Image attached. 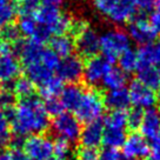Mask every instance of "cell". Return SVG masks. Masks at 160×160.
Masks as SVG:
<instances>
[{
	"label": "cell",
	"mask_w": 160,
	"mask_h": 160,
	"mask_svg": "<svg viewBox=\"0 0 160 160\" xmlns=\"http://www.w3.org/2000/svg\"><path fill=\"white\" fill-rule=\"evenodd\" d=\"M5 114L11 121L15 135L20 137L41 134L50 125L44 102L33 95L21 99L15 108L5 111Z\"/></svg>",
	"instance_id": "obj_1"
},
{
	"label": "cell",
	"mask_w": 160,
	"mask_h": 160,
	"mask_svg": "<svg viewBox=\"0 0 160 160\" xmlns=\"http://www.w3.org/2000/svg\"><path fill=\"white\" fill-rule=\"evenodd\" d=\"M38 25L50 31L51 34H65L67 31H71L73 19L70 15L61 13L58 7L54 6H42L38 7L33 12Z\"/></svg>",
	"instance_id": "obj_2"
},
{
	"label": "cell",
	"mask_w": 160,
	"mask_h": 160,
	"mask_svg": "<svg viewBox=\"0 0 160 160\" xmlns=\"http://www.w3.org/2000/svg\"><path fill=\"white\" fill-rule=\"evenodd\" d=\"M92 2L97 12L114 24H124L135 14L133 0H92Z\"/></svg>",
	"instance_id": "obj_3"
},
{
	"label": "cell",
	"mask_w": 160,
	"mask_h": 160,
	"mask_svg": "<svg viewBox=\"0 0 160 160\" xmlns=\"http://www.w3.org/2000/svg\"><path fill=\"white\" fill-rule=\"evenodd\" d=\"M104 97L98 91L87 90L84 91L81 100L74 113L79 121H84L87 124L99 120L104 113Z\"/></svg>",
	"instance_id": "obj_4"
},
{
	"label": "cell",
	"mask_w": 160,
	"mask_h": 160,
	"mask_svg": "<svg viewBox=\"0 0 160 160\" xmlns=\"http://www.w3.org/2000/svg\"><path fill=\"white\" fill-rule=\"evenodd\" d=\"M127 48H130V37L124 31L113 28L100 35V51L111 62L118 59Z\"/></svg>",
	"instance_id": "obj_5"
},
{
	"label": "cell",
	"mask_w": 160,
	"mask_h": 160,
	"mask_svg": "<svg viewBox=\"0 0 160 160\" xmlns=\"http://www.w3.org/2000/svg\"><path fill=\"white\" fill-rule=\"evenodd\" d=\"M52 130L55 134L59 135L60 139L74 142L79 139L81 127L77 117L67 112H62L61 114L54 117V120L52 121Z\"/></svg>",
	"instance_id": "obj_6"
},
{
	"label": "cell",
	"mask_w": 160,
	"mask_h": 160,
	"mask_svg": "<svg viewBox=\"0 0 160 160\" xmlns=\"http://www.w3.org/2000/svg\"><path fill=\"white\" fill-rule=\"evenodd\" d=\"M22 147L30 160H51L53 155V142L45 135H31Z\"/></svg>",
	"instance_id": "obj_7"
},
{
	"label": "cell",
	"mask_w": 160,
	"mask_h": 160,
	"mask_svg": "<svg viewBox=\"0 0 160 160\" xmlns=\"http://www.w3.org/2000/svg\"><path fill=\"white\" fill-rule=\"evenodd\" d=\"M75 48L81 57L92 58L100 51V35L92 27L85 26L78 34H75Z\"/></svg>",
	"instance_id": "obj_8"
},
{
	"label": "cell",
	"mask_w": 160,
	"mask_h": 160,
	"mask_svg": "<svg viewBox=\"0 0 160 160\" xmlns=\"http://www.w3.org/2000/svg\"><path fill=\"white\" fill-rule=\"evenodd\" d=\"M112 62L107 60L105 57H92L87 60L84 65V79L86 84L91 86H94L100 84L106 73L111 70Z\"/></svg>",
	"instance_id": "obj_9"
},
{
	"label": "cell",
	"mask_w": 160,
	"mask_h": 160,
	"mask_svg": "<svg viewBox=\"0 0 160 160\" xmlns=\"http://www.w3.org/2000/svg\"><path fill=\"white\" fill-rule=\"evenodd\" d=\"M58 78L61 81H66L68 84H75L81 79L84 74V62L77 55L66 57L60 60L57 67Z\"/></svg>",
	"instance_id": "obj_10"
},
{
	"label": "cell",
	"mask_w": 160,
	"mask_h": 160,
	"mask_svg": "<svg viewBox=\"0 0 160 160\" xmlns=\"http://www.w3.org/2000/svg\"><path fill=\"white\" fill-rule=\"evenodd\" d=\"M128 37L138 45H150L157 38V32L147 20L144 18H133L128 25Z\"/></svg>",
	"instance_id": "obj_11"
},
{
	"label": "cell",
	"mask_w": 160,
	"mask_h": 160,
	"mask_svg": "<svg viewBox=\"0 0 160 160\" xmlns=\"http://www.w3.org/2000/svg\"><path fill=\"white\" fill-rule=\"evenodd\" d=\"M124 155L131 159H142L150 153V146L146 141V138L139 133H131L126 137V140L122 145Z\"/></svg>",
	"instance_id": "obj_12"
},
{
	"label": "cell",
	"mask_w": 160,
	"mask_h": 160,
	"mask_svg": "<svg viewBox=\"0 0 160 160\" xmlns=\"http://www.w3.org/2000/svg\"><path fill=\"white\" fill-rule=\"evenodd\" d=\"M131 102L138 108H151L155 104V93L138 80L133 81L128 88Z\"/></svg>",
	"instance_id": "obj_13"
},
{
	"label": "cell",
	"mask_w": 160,
	"mask_h": 160,
	"mask_svg": "<svg viewBox=\"0 0 160 160\" xmlns=\"http://www.w3.org/2000/svg\"><path fill=\"white\" fill-rule=\"evenodd\" d=\"M102 134H104V125L99 120L87 122L80 132V142L82 147L97 148L102 142Z\"/></svg>",
	"instance_id": "obj_14"
},
{
	"label": "cell",
	"mask_w": 160,
	"mask_h": 160,
	"mask_svg": "<svg viewBox=\"0 0 160 160\" xmlns=\"http://www.w3.org/2000/svg\"><path fill=\"white\" fill-rule=\"evenodd\" d=\"M141 135L154 141L160 134V113L153 108H148L144 113V118L140 125Z\"/></svg>",
	"instance_id": "obj_15"
},
{
	"label": "cell",
	"mask_w": 160,
	"mask_h": 160,
	"mask_svg": "<svg viewBox=\"0 0 160 160\" xmlns=\"http://www.w3.org/2000/svg\"><path fill=\"white\" fill-rule=\"evenodd\" d=\"M104 102L112 111H125L131 104L128 90H126L125 87L108 90L104 95Z\"/></svg>",
	"instance_id": "obj_16"
},
{
	"label": "cell",
	"mask_w": 160,
	"mask_h": 160,
	"mask_svg": "<svg viewBox=\"0 0 160 160\" xmlns=\"http://www.w3.org/2000/svg\"><path fill=\"white\" fill-rule=\"evenodd\" d=\"M84 90L77 84H68L65 86L60 93V101L64 108L71 112H74L79 105Z\"/></svg>",
	"instance_id": "obj_17"
},
{
	"label": "cell",
	"mask_w": 160,
	"mask_h": 160,
	"mask_svg": "<svg viewBox=\"0 0 160 160\" xmlns=\"http://www.w3.org/2000/svg\"><path fill=\"white\" fill-rule=\"evenodd\" d=\"M20 65L13 54L0 55V80L11 82L19 75Z\"/></svg>",
	"instance_id": "obj_18"
},
{
	"label": "cell",
	"mask_w": 160,
	"mask_h": 160,
	"mask_svg": "<svg viewBox=\"0 0 160 160\" xmlns=\"http://www.w3.org/2000/svg\"><path fill=\"white\" fill-rule=\"evenodd\" d=\"M138 81L151 90L160 88V73L154 65H141L138 67Z\"/></svg>",
	"instance_id": "obj_19"
},
{
	"label": "cell",
	"mask_w": 160,
	"mask_h": 160,
	"mask_svg": "<svg viewBox=\"0 0 160 160\" xmlns=\"http://www.w3.org/2000/svg\"><path fill=\"white\" fill-rule=\"evenodd\" d=\"M26 74L27 78L34 84V85L41 86L44 85L46 81L52 79L53 75V71L50 70L48 67H46L44 64L41 62H35L32 65H28L25 67Z\"/></svg>",
	"instance_id": "obj_20"
},
{
	"label": "cell",
	"mask_w": 160,
	"mask_h": 160,
	"mask_svg": "<svg viewBox=\"0 0 160 160\" xmlns=\"http://www.w3.org/2000/svg\"><path fill=\"white\" fill-rule=\"evenodd\" d=\"M75 48V42L72 39V37L67 34H59L55 35L51 40V50L54 52L58 57H70L72 55V52Z\"/></svg>",
	"instance_id": "obj_21"
},
{
	"label": "cell",
	"mask_w": 160,
	"mask_h": 160,
	"mask_svg": "<svg viewBox=\"0 0 160 160\" xmlns=\"http://www.w3.org/2000/svg\"><path fill=\"white\" fill-rule=\"evenodd\" d=\"M125 128H111L104 127V134H102V142L107 148H119L122 147L126 140Z\"/></svg>",
	"instance_id": "obj_22"
},
{
	"label": "cell",
	"mask_w": 160,
	"mask_h": 160,
	"mask_svg": "<svg viewBox=\"0 0 160 160\" xmlns=\"http://www.w3.org/2000/svg\"><path fill=\"white\" fill-rule=\"evenodd\" d=\"M126 81H127V75L124 71L117 68V67H111V70L104 77L101 84L107 90H115V88L124 87Z\"/></svg>",
	"instance_id": "obj_23"
},
{
	"label": "cell",
	"mask_w": 160,
	"mask_h": 160,
	"mask_svg": "<svg viewBox=\"0 0 160 160\" xmlns=\"http://www.w3.org/2000/svg\"><path fill=\"white\" fill-rule=\"evenodd\" d=\"M118 61H119L120 70L124 71L125 73H132L139 67L138 53L131 48H127L125 52H122L118 58Z\"/></svg>",
	"instance_id": "obj_24"
},
{
	"label": "cell",
	"mask_w": 160,
	"mask_h": 160,
	"mask_svg": "<svg viewBox=\"0 0 160 160\" xmlns=\"http://www.w3.org/2000/svg\"><path fill=\"white\" fill-rule=\"evenodd\" d=\"M18 28H19L21 34L32 39L37 32V28H38V22L35 20L33 13H20Z\"/></svg>",
	"instance_id": "obj_25"
},
{
	"label": "cell",
	"mask_w": 160,
	"mask_h": 160,
	"mask_svg": "<svg viewBox=\"0 0 160 160\" xmlns=\"http://www.w3.org/2000/svg\"><path fill=\"white\" fill-rule=\"evenodd\" d=\"M12 91L17 97L25 99L33 95L34 92V84L28 78H18L14 80L12 85Z\"/></svg>",
	"instance_id": "obj_26"
},
{
	"label": "cell",
	"mask_w": 160,
	"mask_h": 160,
	"mask_svg": "<svg viewBox=\"0 0 160 160\" xmlns=\"http://www.w3.org/2000/svg\"><path fill=\"white\" fill-rule=\"evenodd\" d=\"M62 82L59 78L53 77L52 79L46 81L44 85L39 86L40 94L42 95L44 99H50V98H57L62 91Z\"/></svg>",
	"instance_id": "obj_27"
},
{
	"label": "cell",
	"mask_w": 160,
	"mask_h": 160,
	"mask_svg": "<svg viewBox=\"0 0 160 160\" xmlns=\"http://www.w3.org/2000/svg\"><path fill=\"white\" fill-rule=\"evenodd\" d=\"M127 125V112L112 111L105 118V127L111 128H125Z\"/></svg>",
	"instance_id": "obj_28"
},
{
	"label": "cell",
	"mask_w": 160,
	"mask_h": 160,
	"mask_svg": "<svg viewBox=\"0 0 160 160\" xmlns=\"http://www.w3.org/2000/svg\"><path fill=\"white\" fill-rule=\"evenodd\" d=\"M53 155L54 160H71L73 155L71 142L59 138L53 144Z\"/></svg>",
	"instance_id": "obj_29"
},
{
	"label": "cell",
	"mask_w": 160,
	"mask_h": 160,
	"mask_svg": "<svg viewBox=\"0 0 160 160\" xmlns=\"http://www.w3.org/2000/svg\"><path fill=\"white\" fill-rule=\"evenodd\" d=\"M11 141L10 120L7 119L5 112L0 110V151H2Z\"/></svg>",
	"instance_id": "obj_30"
},
{
	"label": "cell",
	"mask_w": 160,
	"mask_h": 160,
	"mask_svg": "<svg viewBox=\"0 0 160 160\" xmlns=\"http://www.w3.org/2000/svg\"><path fill=\"white\" fill-rule=\"evenodd\" d=\"M17 14L14 2L12 1L6 5H0V28L10 25Z\"/></svg>",
	"instance_id": "obj_31"
},
{
	"label": "cell",
	"mask_w": 160,
	"mask_h": 160,
	"mask_svg": "<svg viewBox=\"0 0 160 160\" xmlns=\"http://www.w3.org/2000/svg\"><path fill=\"white\" fill-rule=\"evenodd\" d=\"M138 58H139V65H153L154 64V46L144 45L139 48Z\"/></svg>",
	"instance_id": "obj_32"
},
{
	"label": "cell",
	"mask_w": 160,
	"mask_h": 160,
	"mask_svg": "<svg viewBox=\"0 0 160 160\" xmlns=\"http://www.w3.org/2000/svg\"><path fill=\"white\" fill-rule=\"evenodd\" d=\"M40 62L44 64L46 67H48L50 70L54 71V70H57V67L59 65L60 59H59V57L55 54L51 48H44L42 54H41Z\"/></svg>",
	"instance_id": "obj_33"
},
{
	"label": "cell",
	"mask_w": 160,
	"mask_h": 160,
	"mask_svg": "<svg viewBox=\"0 0 160 160\" xmlns=\"http://www.w3.org/2000/svg\"><path fill=\"white\" fill-rule=\"evenodd\" d=\"M144 118V112L141 108L134 107L127 112V126L131 130H137L141 125V121Z\"/></svg>",
	"instance_id": "obj_34"
},
{
	"label": "cell",
	"mask_w": 160,
	"mask_h": 160,
	"mask_svg": "<svg viewBox=\"0 0 160 160\" xmlns=\"http://www.w3.org/2000/svg\"><path fill=\"white\" fill-rule=\"evenodd\" d=\"M44 107H45L47 114L53 115V117H57V115L61 114L62 111H64V106H62V104H61L60 99H58V98L45 99Z\"/></svg>",
	"instance_id": "obj_35"
},
{
	"label": "cell",
	"mask_w": 160,
	"mask_h": 160,
	"mask_svg": "<svg viewBox=\"0 0 160 160\" xmlns=\"http://www.w3.org/2000/svg\"><path fill=\"white\" fill-rule=\"evenodd\" d=\"M20 31L18 28V26H14L10 24V25L5 26L1 28V39L8 41V42H17L19 40L20 37Z\"/></svg>",
	"instance_id": "obj_36"
},
{
	"label": "cell",
	"mask_w": 160,
	"mask_h": 160,
	"mask_svg": "<svg viewBox=\"0 0 160 160\" xmlns=\"http://www.w3.org/2000/svg\"><path fill=\"white\" fill-rule=\"evenodd\" d=\"M15 101V94L10 88H6L2 92H0V107H2L4 111L12 108V106Z\"/></svg>",
	"instance_id": "obj_37"
},
{
	"label": "cell",
	"mask_w": 160,
	"mask_h": 160,
	"mask_svg": "<svg viewBox=\"0 0 160 160\" xmlns=\"http://www.w3.org/2000/svg\"><path fill=\"white\" fill-rule=\"evenodd\" d=\"M99 154L97 153L95 148H88V147H81L78 150L75 159L77 160H98Z\"/></svg>",
	"instance_id": "obj_38"
},
{
	"label": "cell",
	"mask_w": 160,
	"mask_h": 160,
	"mask_svg": "<svg viewBox=\"0 0 160 160\" xmlns=\"http://www.w3.org/2000/svg\"><path fill=\"white\" fill-rule=\"evenodd\" d=\"M98 160H124V155L120 154L119 152L114 148H107L101 151Z\"/></svg>",
	"instance_id": "obj_39"
},
{
	"label": "cell",
	"mask_w": 160,
	"mask_h": 160,
	"mask_svg": "<svg viewBox=\"0 0 160 160\" xmlns=\"http://www.w3.org/2000/svg\"><path fill=\"white\" fill-rule=\"evenodd\" d=\"M134 1L135 6H138L141 11H148L154 10V7L158 4H160V0H133Z\"/></svg>",
	"instance_id": "obj_40"
},
{
	"label": "cell",
	"mask_w": 160,
	"mask_h": 160,
	"mask_svg": "<svg viewBox=\"0 0 160 160\" xmlns=\"http://www.w3.org/2000/svg\"><path fill=\"white\" fill-rule=\"evenodd\" d=\"M151 25L153 26L155 32L160 34V7L157 8L151 15Z\"/></svg>",
	"instance_id": "obj_41"
},
{
	"label": "cell",
	"mask_w": 160,
	"mask_h": 160,
	"mask_svg": "<svg viewBox=\"0 0 160 160\" xmlns=\"http://www.w3.org/2000/svg\"><path fill=\"white\" fill-rule=\"evenodd\" d=\"M13 53H14L13 45L8 41L0 40V55H8L13 54Z\"/></svg>",
	"instance_id": "obj_42"
},
{
	"label": "cell",
	"mask_w": 160,
	"mask_h": 160,
	"mask_svg": "<svg viewBox=\"0 0 160 160\" xmlns=\"http://www.w3.org/2000/svg\"><path fill=\"white\" fill-rule=\"evenodd\" d=\"M11 155H12V160H30V158L27 157V154L22 148L11 150Z\"/></svg>",
	"instance_id": "obj_43"
},
{
	"label": "cell",
	"mask_w": 160,
	"mask_h": 160,
	"mask_svg": "<svg viewBox=\"0 0 160 160\" xmlns=\"http://www.w3.org/2000/svg\"><path fill=\"white\" fill-rule=\"evenodd\" d=\"M146 160H160V145H157V144L153 145Z\"/></svg>",
	"instance_id": "obj_44"
},
{
	"label": "cell",
	"mask_w": 160,
	"mask_h": 160,
	"mask_svg": "<svg viewBox=\"0 0 160 160\" xmlns=\"http://www.w3.org/2000/svg\"><path fill=\"white\" fill-rule=\"evenodd\" d=\"M154 64L160 73V41L154 46Z\"/></svg>",
	"instance_id": "obj_45"
},
{
	"label": "cell",
	"mask_w": 160,
	"mask_h": 160,
	"mask_svg": "<svg viewBox=\"0 0 160 160\" xmlns=\"http://www.w3.org/2000/svg\"><path fill=\"white\" fill-rule=\"evenodd\" d=\"M37 1L38 4L39 2L44 4V6H54V7H58L64 2V0H37Z\"/></svg>",
	"instance_id": "obj_46"
},
{
	"label": "cell",
	"mask_w": 160,
	"mask_h": 160,
	"mask_svg": "<svg viewBox=\"0 0 160 160\" xmlns=\"http://www.w3.org/2000/svg\"><path fill=\"white\" fill-rule=\"evenodd\" d=\"M0 160H12L11 151H0Z\"/></svg>",
	"instance_id": "obj_47"
},
{
	"label": "cell",
	"mask_w": 160,
	"mask_h": 160,
	"mask_svg": "<svg viewBox=\"0 0 160 160\" xmlns=\"http://www.w3.org/2000/svg\"><path fill=\"white\" fill-rule=\"evenodd\" d=\"M158 91H159V92H158V94L155 95V102H158V105H159V107H160V88Z\"/></svg>",
	"instance_id": "obj_48"
},
{
	"label": "cell",
	"mask_w": 160,
	"mask_h": 160,
	"mask_svg": "<svg viewBox=\"0 0 160 160\" xmlns=\"http://www.w3.org/2000/svg\"><path fill=\"white\" fill-rule=\"evenodd\" d=\"M10 2H12V0H0V5H6Z\"/></svg>",
	"instance_id": "obj_49"
},
{
	"label": "cell",
	"mask_w": 160,
	"mask_h": 160,
	"mask_svg": "<svg viewBox=\"0 0 160 160\" xmlns=\"http://www.w3.org/2000/svg\"><path fill=\"white\" fill-rule=\"evenodd\" d=\"M154 144H157V145H160V134L157 137V139L154 140Z\"/></svg>",
	"instance_id": "obj_50"
},
{
	"label": "cell",
	"mask_w": 160,
	"mask_h": 160,
	"mask_svg": "<svg viewBox=\"0 0 160 160\" xmlns=\"http://www.w3.org/2000/svg\"><path fill=\"white\" fill-rule=\"evenodd\" d=\"M124 160H137V159H131V158H126L125 155H124Z\"/></svg>",
	"instance_id": "obj_51"
},
{
	"label": "cell",
	"mask_w": 160,
	"mask_h": 160,
	"mask_svg": "<svg viewBox=\"0 0 160 160\" xmlns=\"http://www.w3.org/2000/svg\"><path fill=\"white\" fill-rule=\"evenodd\" d=\"M18 1H22V2H25V1H27V0H18Z\"/></svg>",
	"instance_id": "obj_52"
},
{
	"label": "cell",
	"mask_w": 160,
	"mask_h": 160,
	"mask_svg": "<svg viewBox=\"0 0 160 160\" xmlns=\"http://www.w3.org/2000/svg\"><path fill=\"white\" fill-rule=\"evenodd\" d=\"M0 81H1V80H0ZM0 87H1V82H0Z\"/></svg>",
	"instance_id": "obj_53"
},
{
	"label": "cell",
	"mask_w": 160,
	"mask_h": 160,
	"mask_svg": "<svg viewBox=\"0 0 160 160\" xmlns=\"http://www.w3.org/2000/svg\"><path fill=\"white\" fill-rule=\"evenodd\" d=\"M53 160H54V159H53Z\"/></svg>",
	"instance_id": "obj_54"
}]
</instances>
